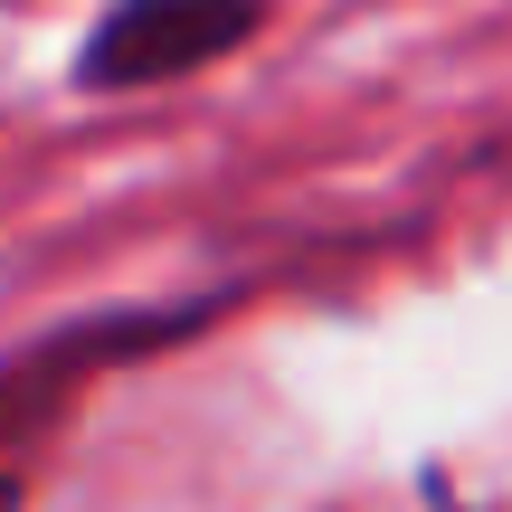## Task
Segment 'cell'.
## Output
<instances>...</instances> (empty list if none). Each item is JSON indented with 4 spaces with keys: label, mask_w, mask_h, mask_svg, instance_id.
<instances>
[{
    "label": "cell",
    "mask_w": 512,
    "mask_h": 512,
    "mask_svg": "<svg viewBox=\"0 0 512 512\" xmlns=\"http://www.w3.org/2000/svg\"><path fill=\"white\" fill-rule=\"evenodd\" d=\"M256 285H266V275L190 285V294H133V304H86V313L38 323L29 342H10L0 351V512H29L38 475L57 465V446H67V427H76V408L105 380L190 351L200 332H219Z\"/></svg>",
    "instance_id": "obj_1"
},
{
    "label": "cell",
    "mask_w": 512,
    "mask_h": 512,
    "mask_svg": "<svg viewBox=\"0 0 512 512\" xmlns=\"http://www.w3.org/2000/svg\"><path fill=\"white\" fill-rule=\"evenodd\" d=\"M275 0H105L67 57L76 95H162L256 48Z\"/></svg>",
    "instance_id": "obj_2"
}]
</instances>
